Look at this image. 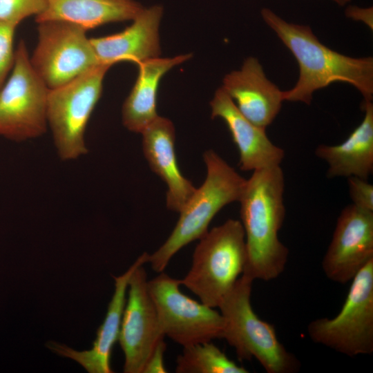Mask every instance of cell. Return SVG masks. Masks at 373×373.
<instances>
[{"mask_svg":"<svg viewBox=\"0 0 373 373\" xmlns=\"http://www.w3.org/2000/svg\"><path fill=\"white\" fill-rule=\"evenodd\" d=\"M147 285L165 337L183 347L222 338L220 313L184 294L180 280L162 271Z\"/></svg>","mask_w":373,"mask_h":373,"instance_id":"9","label":"cell"},{"mask_svg":"<svg viewBox=\"0 0 373 373\" xmlns=\"http://www.w3.org/2000/svg\"><path fill=\"white\" fill-rule=\"evenodd\" d=\"M31 64L49 89L61 86L99 65L84 28L67 21L39 22Z\"/></svg>","mask_w":373,"mask_h":373,"instance_id":"10","label":"cell"},{"mask_svg":"<svg viewBox=\"0 0 373 373\" xmlns=\"http://www.w3.org/2000/svg\"><path fill=\"white\" fill-rule=\"evenodd\" d=\"M166 348L164 339L161 340L149 357L142 373H166L164 352Z\"/></svg>","mask_w":373,"mask_h":373,"instance_id":"25","label":"cell"},{"mask_svg":"<svg viewBox=\"0 0 373 373\" xmlns=\"http://www.w3.org/2000/svg\"><path fill=\"white\" fill-rule=\"evenodd\" d=\"M249 121L266 130L284 101L283 91L265 75L256 57L247 58L240 69L227 74L220 87Z\"/></svg>","mask_w":373,"mask_h":373,"instance_id":"13","label":"cell"},{"mask_svg":"<svg viewBox=\"0 0 373 373\" xmlns=\"http://www.w3.org/2000/svg\"><path fill=\"white\" fill-rule=\"evenodd\" d=\"M188 273L180 280L201 303L219 305L242 274L247 258L241 222L229 219L212 228L199 240Z\"/></svg>","mask_w":373,"mask_h":373,"instance_id":"5","label":"cell"},{"mask_svg":"<svg viewBox=\"0 0 373 373\" xmlns=\"http://www.w3.org/2000/svg\"><path fill=\"white\" fill-rule=\"evenodd\" d=\"M265 22L291 52L299 66L295 86L283 91L284 101L310 104L313 93L332 83L354 86L364 102H372L373 59L353 58L323 45L308 26L287 22L268 8L261 10Z\"/></svg>","mask_w":373,"mask_h":373,"instance_id":"2","label":"cell"},{"mask_svg":"<svg viewBox=\"0 0 373 373\" xmlns=\"http://www.w3.org/2000/svg\"><path fill=\"white\" fill-rule=\"evenodd\" d=\"M333 1H334L336 3H337L338 4L341 6H343L347 2H349L350 0H333Z\"/></svg>","mask_w":373,"mask_h":373,"instance_id":"27","label":"cell"},{"mask_svg":"<svg viewBox=\"0 0 373 373\" xmlns=\"http://www.w3.org/2000/svg\"><path fill=\"white\" fill-rule=\"evenodd\" d=\"M254 280L242 275L218 306L223 319L222 338L240 361L255 358L268 373H294L299 360L278 339L273 325L262 321L251 304Z\"/></svg>","mask_w":373,"mask_h":373,"instance_id":"4","label":"cell"},{"mask_svg":"<svg viewBox=\"0 0 373 373\" xmlns=\"http://www.w3.org/2000/svg\"><path fill=\"white\" fill-rule=\"evenodd\" d=\"M141 134L142 151L149 166L167 186L166 207L179 213L196 188L178 167L174 125L168 118L158 115Z\"/></svg>","mask_w":373,"mask_h":373,"instance_id":"17","label":"cell"},{"mask_svg":"<svg viewBox=\"0 0 373 373\" xmlns=\"http://www.w3.org/2000/svg\"><path fill=\"white\" fill-rule=\"evenodd\" d=\"M143 265L132 274L118 341L124 354V372L142 373L157 343L164 338Z\"/></svg>","mask_w":373,"mask_h":373,"instance_id":"11","label":"cell"},{"mask_svg":"<svg viewBox=\"0 0 373 373\" xmlns=\"http://www.w3.org/2000/svg\"><path fill=\"white\" fill-rule=\"evenodd\" d=\"M109 68L99 64L61 86L49 89L47 123L61 160H75L88 153L86 126L101 97Z\"/></svg>","mask_w":373,"mask_h":373,"instance_id":"6","label":"cell"},{"mask_svg":"<svg viewBox=\"0 0 373 373\" xmlns=\"http://www.w3.org/2000/svg\"><path fill=\"white\" fill-rule=\"evenodd\" d=\"M16 27L0 23V89L15 61L13 41Z\"/></svg>","mask_w":373,"mask_h":373,"instance_id":"23","label":"cell"},{"mask_svg":"<svg viewBox=\"0 0 373 373\" xmlns=\"http://www.w3.org/2000/svg\"><path fill=\"white\" fill-rule=\"evenodd\" d=\"M347 180L352 204L363 210L373 211V185L367 180L354 176Z\"/></svg>","mask_w":373,"mask_h":373,"instance_id":"24","label":"cell"},{"mask_svg":"<svg viewBox=\"0 0 373 373\" xmlns=\"http://www.w3.org/2000/svg\"><path fill=\"white\" fill-rule=\"evenodd\" d=\"M207 175L180 213L178 220L166 241L148 262L152 269L164 271L173 256L184 246L199 240L207 231L214 216L224 206L239 201L246 180L214 151L203 153Z\"/></svg>","mask_w":373,"mask_h":373,"instance_id":"3","label":"cell"},{"mask_svg":"<svg viewBox=\"0 0 373 373\" xmlns=\"http://www.w3.org/2000/svg\"><path fill=\"white\" fill-rule=\"evenodd\" d=\"M163 8L155 5L143 8L131 26L111 35L90 38L100 64L111 66L120 61L137 65L160 55L159 28Z\"/></svg>","mask_w":373,"mask_h":373,"instance_id":"15","label":"cell"},{"mask_svg":"<svg viewBox=\"0 0 373 373\" xmlns=\"http://www.w3.org/2000/svg\"><path fill=\"white\" fill-rule=\"evenodd\" d=\"M47 0H0V23L17 27L28 17H37L46 9Z\"/></svg>","mask_w":373,"mask_h":373,"instance_id":"22","label":"cell"},{"mask_svg":"<svg viewBox=\"0 0 373 373\" xmlns=\"http://www.w3.org/2000/svg\"><path fill=\"white\" fill-rule=\"evenodd\" d=\"M285 178L280 166L253 171L239 200L247 258L242 275L269 281L285 270L288 248L278 232L285 216Z\"/></svg>","mask_w":373,"mask_h":373,"instance_id":"1","label":"cell"},{"mask_svg":"<svg viewBox=\"0 0 373 373\" xmlns=\"http://www.w3.org/2000/svg\"><path fill=\"white\" fill-rule=\"evenodd\" d=\"M364 117L348 137L337 145H319L315 154L328 164L327 176L367 180L373 171V104L364 102Z\"/></svg>","mask_w":373,"mask_h":373,"instance_id":"18","label":"cell"},{"mask_svg":"<svg viewBox=\"0 0 373 373\" xmlns=\"http://www.w3.org/2000/svg\"><path fill=\"white\" fill-rule=\"evenodd\" d=\"M48 91L21 41L11 73L0 89V137L20 142L44 134Z\"/></svg>","mask_w":373,"mask_h":373,"instance_id":"7","label":"cell"},{"mask_svg":"<svg viewBox=\"0 0 373 373\" xmlns=\"http://www.w3.org/2000/svg\"><path fill=\"white\" fill-rule=\"evenodd\" d=\"M191 57L190 53L173 57H158L137 64V77L122 109V122L128 131L141 133L158 116L157 93L161 79L171 68Z\"/></svg>","mask_w":373,"mask_h":373,"instance_id":"19","label":"cell"},{"mask_svg":"<svg viewBox=\"0 0 373 373\" xmlns=\"http://www.w3.org/2000/svg\"><path fill=\"white\" fill-rule=\"evenodd\" d=\"M347 17L354 20L361 21L367 25L372 30L373 28V9L372 8H358L354 6H350L345 10Z\"/></svg>","mask_w":373,"mask_h":373,"instance_id":"26","label":"cell"},{"mask_svg":"<svg viewBox=\"0 0 373 373\" xmlns=\"http://www.w3.org/2000/svg\"><path fill=\"white\" fill-rule=\"evenodd\" d=\"M211 117L226 124L239 154V166L245 171L280 166L285 152L276 146L262 129L245 117L232 99L218 88L210 102Z\"/></svg>","mask_w":373,"mask_h":373,"instance_id":"16","label":"cell"},{"mask_svg":"<svg viewBox=\"0 0 373 373\" xmlns=\"http://www.w3.org/2000/svg\"><path fill=\"white\" fill-rule=\"evenodd\" d=\"M373 260V211L353 204L345 207L336 222L322 261L330 280L345 284Z\"/></svg>","mask_w":373,"mask_h":373,"instance_id":"12","label":"cell"},{"mask_svg":"<svg viewBox=\"0 0 373 373\" xmlns=\"http://www.w3.org/2000/svg\"><path fill=\"white\" fill-rule=\"evenodd\" d=\"M148 258L149 254L144 252L123 274L113 276L115 281L114 293L90 350L77 351L55 341L48 342L47 347L59 356L75 361L89 373L113 372L111 366V356L113 345L118 341L128 280L139 266L148 262Z\"/></svg>","mask_w":373,"mask_h":373,"instance_id":"14","label":"cell"},{"mask_svg":"<svg viewBox=\"0 0 373 373\" xmlns=\"http://www.w3.org/2000/svg\"><path fill=\"white\" fill-rule=\"evenodd\" d=\"M143 7L134 0H47L37 23L59 20L77 24L86 30L102 25L132 20Z\"/></svg>","mask_w":373,"mask_h":373,"instance_id":"20","label":"cell"},{"mask_svg":"<svg viewBox=\"0 0 373 373\" xmlns=\"http://www.w3.org/2000/svg\"><path fill=\"white\" fill-rule=\"evenodd\" d=\"M177 373H248L211 341L183 347L176 359Z\"/></svg>","mask_w":373,"mask_h":373,"instance_id":"21","label":"cell"},{"mask_svg":"<svg viewBox=\"0 0 373 373\" xmlns=\"http://www.w3.org/2000/svg\"><path fill=\"white\" fill-rule=\"evenodd\" d=\"M307 334L315 343L348 356L373 352V260L352 280L339 313L312 321Z\"/></svg>","mask_w":373,"mask_h":373,"instance_id":"8","label":"cell"}]
</instances>
